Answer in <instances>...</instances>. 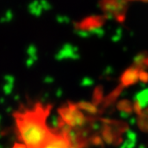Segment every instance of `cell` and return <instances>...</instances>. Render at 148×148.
<instances>
[{
	"label": "cell",
	"instance_id": "1",
	"mask_svg": "<svg viewBox=\"0 0 148 148\" xmlns=\"http://www.w3.org/2000/svg\"><path fill=\"white\" fill-rule=\"evenodd\" d=\"M49 109L37 106L33 111L14 114L19 137L28 148H42L51 137L45 123Z\"/></svg>",
	"mask_w": 148,
	"mask_h": 148
},
{
	"label": "cell",
	"instance_id": "2",
	"mask_svg": "<svg viewBox=\"0 0 148 148\" xmlns=\"http://www.w3.org/2000/svg\"><path fill=\"white\" fill-rule=\"evenodd\" d=\"M140 69L138 68H130L127 69L121 76V84L122 87H128L136 84L139 80Z\"/></svg>",
	"mask_w": 148,
	"mask_h": 148
},
{
	"label": "cell",
	"instance_id": "3",
	"mask_svg": "<svg viewBox=\"0 0 148 148\" xmlns=\"http://www.w3.org/2000/svg\"><path fill=\"white\" fill-rule=\"evenodd\" d=\"M146 106H148V89L138 92L136 95L133 103V109L134 112L139 115Z\"/></svg>",
	"mask_w": 148,
	"mask_h": 148
},
{
	"label": "cell",
	"instance_id": "4",
	"mask_svg": "<svg viewBox=\"0 0 148 148\" xmlns=\"http://www.w3.org/2000/svg\"><path fill=\"white\" fill-rule=\"evenodd\" d=\"M51 8L49 3L46 0H36L29 5V12L35 16H39L42 14L44 11H47Z\"/></svg>",
	"mask_w": 148,
	"mask_h": 148
},
{
	"label": "cell",
	"instance_id": "5",
	"mask_svg": "<svg viewBox=\"0 0 148 148\" xmlns=\"http://www.w3.org/2000/svg\"><path fill=\"white\" fill-rule=\"evenodd\" d=\"M76 106L80 110H84L89 114H95L98 113L97 106L93 103H90V102H86V101H81V102L77 103Z\"/></svg>",
	"mask_w": 148,
	"mask_h": 148
},
{
	"label": "cell",
	"instance_id": "6",
	"mask_svg": "<svg viewBox=\"0 0 148 148\" xmlns=\"http://www.w3.org/2000/svg\"><path fill=\"white\" fill-rule=\"evenodd\" d=\"M138 124L142 131L148 133V108L139 114Z\"/></svg>",
	"mask_w": 148,
	"mask_h": 148
},
{
	"label": "cell",
	"instance_id": "7",
	"mask_svg": "<svg viewBox=\"0 0 148 148\" xmlns=\"http://www.w3.org/2000/svg\"><path fill=\"white\" fill-rule=\"evenodd\" d=\"M118 109L120 112L124 113V114H130L134 111L133 109V105L129 100H122L118 103Z\"/></svg>",
	"mask_w": 148,
	"mask_h": 148
},
{
	"label": "cell",
	"instance_id": "8",
	"mask_svg": "<svg viewBox=\"0 0 148 148\" xmlns=\"http://www.w3.org/2000/svg\"><path fill=\"white\" fill-rule=\"evenodd\" d=\"M103 99V91L100 88H98L95 92H94V95H93V104L94 105H99L100 103V101Z\"/></svg>",
	"mask_w": 148,
	"mask_h": 148
},
{
	"label": "cell",
	"instance_id": "9",
	"mask_svg": "<svg viewBox=\"0 0 148 148\" xmlns=\"http://www.w3.org/2000/svg\"><path fill=\"white\" fill-rule=\"evenodd\" d=\"M90 140L91 144H93L94 145H103V140H102V138H101L99 136H98V135L93 136Z\"/></svg>",
	"mask_w": 148,
	"mask_h": 148
},
{
	"label": "cell",
	"instance_id": "10",
	"mask_svg": "<svg viewBox=\"0 0 148 148\" xmlns=\"http://www.w3.org/2000/svg\"><path fill=\"white\" fill-rule=\"evenodd\" d=\"M12 17H13V14H12V12L10 11V12H5V17H3L1 20H2V21L7 22V21H11V20L12 19Z\"/></svg>",
	"mask_w": 148,
	"mask_h": 148
},
{
	"label": "cell",
	"instance_id": "11",
	"mask_svg": "<svg viewBox=\"0 0 148 148\" xmlns=\"http://www.w3.org/2000/svg\"><path fill=\"white\" fill-rule=\"evenodd\" d=\"M42 148H60V147L56 146V145H54L51 144V143H50V142H47Z\"/></svg>",
	"mask_w": 148,
	"mask_h": 148
},
{
	"label": "cell",
	"instance_id": "12",
	"mask_svg": "<svg viewBox=\"0 0 148 148\" xmlns=\"http://www.w3.org/2000/svg\"><path fill=\"white\" fill-rule=\"evenodd\" d=\"M12 148H28V147H27V145H23V144L15 143L14 145H13Z\"/></svg>",
	"mask_w": 148,
	"mask_h": 148
},
{
	"label": "cell",
	"instance_id": "13",
	"mask_svg": "<svg viewBox=\"0 0 148 148\" xmlns=\"http://www.w3.org/2000/svg\"><path fill=\"white\" fill-rule=\"evenodd\" d=\"M0 121H1V117H0Z\"/></svg>",
	"mask_w": 148,
	"mask_h": 148
}]
</instances>
